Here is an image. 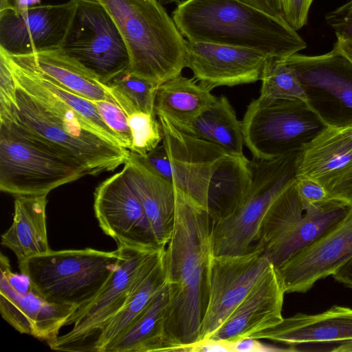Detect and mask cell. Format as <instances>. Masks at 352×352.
Segmentation results:
<instances>
[{"label": "cell", "instance_id": "obj_28", "mask_svg": "<svg viewBox=\"0 0 352 352\" xmlns=\"http://www.w3.org/2000/svg\"><path fill=\"white\" fill-rule=\"evenodd\" d=\"M166 284L163 254L157 264L140 281L123 307L99 329L88 351L106 352Z\"/></svg>", "mask_w": 352, "mask_h": 352}, {"label": "cell", "instance_id": "obj_21", "mask_svg": "<svg viewBox=\"0 0 352 352\" xmlns=\"http://www.w3.org/2000/svg\"><path fill=\"white\" fill-rule=\"evenodd\" d=\"M251 338L296 346L352 342V309L334 305L316 314H296Z\"/></svg>", "mask_w": 352, "mask_h": 352}, {"label": "cell", "instance_id": "obj_3", "mask_svg": "<svg viewBox=\"0 0 352 352\" xmlns=\"http://www.w3.org/2000/svg\"><path fill=\"white\" fill-rule=\"evenodd\" d=\"M172 18L188 40L245 47L286 57L307 47L284 21L244 0H184Z\"/></svg>", "mask_w": 352, "mask_h": 352}, {"label": "cell", "instance_id": "obj_36", "mask_svg": "<svg viewBox=\"0 0 352 352\" xmlns=\"http://www.w3.org/2000/svg\"><path fill=\"white\" fill-rule=\"evenodd\" d=\"M296 188L304 210L331 200L326 190L311 179L296 177Z\"/></svg>", "mask_w": 352, "mask_h": 352}, {"label": "cell", "instance_id": "obj_13", "mask_svg": "<svg viewBox=\"0 0 352 352\" xmlns=\"http://www.w3.org/2000/svg\"><path fill=\"white\" fill-rule=\"evenodd\" d=\"M273 265L258 246L236 256H214L208 265V298L199 340L209 338Z\"/></svg>", "mask_w": 352, "mask_h": 352}, {"label": "cell", "instance_id": "obj_30", "mask_svg": "<svg viewBox=\"0 0 352 352\" xmlns=\"http://www.w3.org/2000/svg\"><path fill=\"white\" fill-rule=\"evenodd\" d=\"M114 102L126 114L135 111L155 112L160 85L126 71L106 84Z\"/></svg>", "mask_w": 352, "mask_h": 352}, {"label": "cell", "instance_id": "obj_20", "mask_svg": "<svg viewBox=\"0 0 352 352\" xmlns=\"http://www.w3.org/2000/svg\"><path fill=\"white\" fill-rule=\"evenodd\" d=\"M76 309L45 300L34 289L25 293L15 291L0 277V312L2 318L21 333L49 342L58 336Z\"/></svg>", "mask_w": 352, "mask_h": 352}, {"label": "cell", "instance_id": "obj_19", "mask_svg": "<svg viewBox=\"0 0 352 352\" xmlns=\"http://www.w3.org/2000/svg\"><path fill=\"white\" fill-rule=\"evenodd\" d=\"M285 294L273 265L209 338L230 343L277 325Z\"/></svg>", "mask_w": 352, "mask_h": 352}, {"label": "cell", "instance_id": "obj_29", "mask_svg": "<svg viewBox=\"0 0 352 352\" xmlns=\"http://www.w3.org/2000/svg\"><path fill=\"white\" fill-rule=\"evenodd\" d=\"M182 131L217 144L234 155H244L241 121L224 96L217 98Z\"/></svg>", "mask_w": 352, "mask_h": 352}, {"label": "cell", "instance_id": "obj_14", "mask_svg": "<svg viewBox=\"0 0 352 352\" xmlns=\"http://www.w3.org/2000/svg\"><path fill=\"white\" fill-rule=\"evenodd\" d=\"M76 6V0L37 5L23 10H0V50L10 56L61 49Z\"/></svg>", "mask_w": 352, "mask_h": 352}, {"label": "cell", "instance_id": "obj_16", "mask_svg": "<svg viewBox=\"0 0 352 352\" xmlns=\"http://www.w3.org/2000/svg\"><path fill=\"white\" fill-rule=\"evenodd\" d=\"M352 257V207L317 240L275 266L285 293H304Z\"/></svg>", "mask_w": 352, "mask_h": 352}, {"label": "cell", "instance_id": "obj_12", "mask_svg": "<svg viewBox=\"0 0 352 352\" xmlns=\"http://www.w3.org/2000/svg\"><path fill=\"white\" fill-rule=\"evenodd\" d=\"M305 89L307 104L327 126L352 125V62L337 42L324 54L286 56Z\"/></svg>", "mask_w": 352, "mask_h": 352}, {"label": "cell", "instance_id": "obj_31", "mask_svg": "<svg viewBox=\"0 0 352 352\" xmlns=\"http://www.w3.org/2000/svg\"><path fill=\"white\" fill-rule=\"evenodd\" d=\"M259 96L272 100L298 99L307 102L305 89L286 57H269L263 69Z\"/></svg>", "mask_w": 352, "mask_h": 352}, {"label": "cell", "instance_id": "obj_35", "mask_svg": "<svg viewBox=\"0 0 352 352\" xmlns=\"http://www.w3.org/2000/svg\"><path fill=\"white\" fill-rule=\"evenodd\" d=\"M17 107L16 85L9 59L0 50V122L9 118Z\"/></svg>", "mask_w": 352, "mask_h": 352}, {"label": "cell", "instance_id": "obj_1", "mask_svg": "<svg viewBox=\"0 0 352 352\" xmlns=\"http://www.w3.org/2000/svg\"><path fill=\"white\" fill-rule=\"evenodd\" d=\"M8 57L16 85L18 107L0 124L78 158L91 175L113 171L124 164L130 151L97 133L106 124L92 100Z\"/></svg>", "mask_w": 352, "mask_h": 352}, {"label": "cell", "instance_id": "obj_42", "mask_svg": "<svg viewBox=\"0 0 352 352\" xmlns=\"http://www.w3.org/2000/svg\"><path fill=\"white\" fill-rule=\"evenodd\" d=\"M21 0H0V10L8 8L19 10Z\"/></svg>", "mask_w": 352, "mask_h": 352}, {"label": "cell", "instance_id": "obj_9", "mask_svg": "<svg viewBox=\"0 0 352 352\" xmlns=\"http://www.w3.org/2000/svg\"><path fill=\"white\" fill-rule=\"evenodd\" d=\"M157 118L163 133L162 144L144 155L135 154L160 176L208 208L210 190L217 173L223 162L234 155L179 130L163 116Z\"/></svg>", "mask_w": 352, "mask_h": 352}, {"label": "cell", "instance_id": "obj_22", "mask_svg": "<svg viewBox=\"0 0 352 352\" xmlns=\"http://www.w3.org/2000/svg\"><path fill=\"white\" fill-rule=\"evenodd\" d=\"M123 169L142 202L157 245L165 249L174 228L175 186L133 152H130Z\"/></svg>", "mask_w": 352, "mask_h": 352}, {"label": "cell", "instance_id": "obj_39", "mask_svg": "<svg viewBox=\"0 0 352 352\" xmlns=\"http://www.w3.org/2000/svg\"><path fill=\"white\" fill-rule=\"evenodd\" d=\"M230 345L234 352H266V351H283L267 345L258 341V339L246 337L237 340L233 342H230Z\"/></svg>", "mask_w": 352, "mask_h": 352}, {"label": "cell", "instance_id": "obj_26", "mask_svg": "<svg viewBox=\"0 0 352 352\" xmlns=\"http://www.w3.org/2000/svg\"><path fill=\"white\" fill-rule=\"evenodd\" d=\"M169 301L166 284L106 352L170 351L166 331Z\"/></svg>", "mask_w": 352, "mask_h": 352}, {"label": "cell", "instance_id": "obj_41", "mask_svg": "<svg viewBox=\"0 0 352 352\" xmlns=\"http://www.w3.org/2000/svg\"><path fill=\"white\" fill-rule=\"evenodd\" d=\"M336 42L342 52L352 62V39L337 38Z\"/></svg>", "mask_w": 352, "mask_h": 352}, {"label": "cell", "instance_id": "obj_32", "mask_svg": "<svg viewBox=\"0 0 352 352\" xmlns=\"http://www.w3.org/2000/svg\"><path fill=\"white\" fill-rule=\"evenodd\" d=\"M127 118L132 135L130 152L144 155L159 146L163 133L155 113L135 111Z\"/></svg>", "mask_w": 352, "mask_h": 352}, {"label": "cell", "instance_id": "obj_37", "mask_svg": "<svg viewBox=\"0 0 352 352\" xmlns=\"http://www.w3.org/2000/svg\"><path fill=\"white\" fill-rule=\"evenodd\" d=\"M325 19L337 38L352 39V0L327 13Z\"/></svg>", "mask_w": 352, "mask_h": 352}, {"label": "cell", "instance_id": "obj_38", "mask_svg": "<svg viewBox=\"0 0 352 352\" xmlns=\"http://www.w3.org/2000/svg\"><path fill=\"white\" fill-rule=\"evenodd\" d=\"M178 351H232L230 343L222 340L207 338L206 339L199 340L192 344L181 347Z\"/></svg>", "mask_w": 352, "mask_h": 352}, {"label": "cell", "instance_id": "obj_10", "mask_svg": "<svg viewBox=\"0 0 352 352\" xmlns=\"http://www.w3.org/2000/svg\"><path fill=\"white\" fill-rule=\"evenodd\" d=\"M119 266L99 294L84 308L76 311L65 326L66 334L47 342L56 351H88L99 329L124 305L140 281L157 264L164 249L143 250L118 246Z\"/></svg>", "mask_w": 352, "mask_h": 352}, {"label": "cell", "instance_id": "obj_11", "mask_svg": "<svg viewBox=\"0 0 352 352\" xmlns=\"http://www.w3.org/2000/svg\"><path fill=\"white\" fill-rule=\"evenodd\" d=\"M75 12L61 50L107 84L130 70L123 37L107 10L98 0H76Z\"/></svg>", "mask_w": 352, "mask_h": 352}, {"label": "cell", "instance_id": "obj_8", "mask_svg": "<svg viewBox=\"0 0 352 352\" xmlns=\"http://www.w3.org/2000/svg\"><path fill=\"white\" fill-rule=\"evenodd\" d=\"M241 124L245 145L260 160L301 151L327 126L303 100L260 96L248 106Z\"/></svg>", "mask_w": 352, "mask_h": 352}, {"label": "cell", "instance_id": "obj_4", "mask_svg": "<svg viewBox=\"0 0 352 352\" xmlns=\"http://www.w3.org/2000/svg\"><path fill=\"white\" fill-rule=\"evenodd\" d=\"M300 151L272 160H250L251 182L248 188L230 210L212 214L213 255H241L258 247L276 201L296 179Z\"/></svg>", "mask_w": 352, "mask_h": 352}, {"label": "cell", "instance_id": "obj_43", "mask_svg": "<svg viewBox=\"0 0 352 352\" xmlns=\"http://www.w3.org/2000/svg\"><path fill=\"white\" fill-rule=\"evenodd\" d=\"M41 0H21L18 10H23L30 7L40 4Z\"/></svg>", "mask_w": 352, "mask_h": 352}, {"label": "cell", "instance_id": "obj_5", "mask_svg": "<svg viewBox=\"0 0 352 352\" xmlns=\"http://www.w3.org/2000/svg\"><path fill=\"white\" fill-rule=\"evenodd\" d=\"M116 23L130 72L161 85L186 67L185 41L160 0H98Z\"/></svg>", "mask_w": 352, "mask_h": 352}, {"label": "cell", "instance_id": "obj_33", "mask_svg": "<svg viewBox=\"0 0 352 352\" xmlns=\"http://www.w3.org/2000/svg\"><path fill=\"white\" fill-rule=\"evenodd\" d=\"M284 21L297 31L307 23L314 0H244Z\"/></svg>", "mask_w": 352, "mask_h": 352}, {"label": "cell", "instance_id": "obj_15", "mask_svg": "<svg viewBox=\"0 0 352 352\" xmlns=\"http://www.w3.org/2000/svg\"><path fill=\"white\" fill-rule=\"evenodd\" d=\"M94 195L99 226L118 246L143 250L161 249L156 244L142 202L123 168L101 182Z\"/></svg>", "mask_w": 352, "mask_h": 352}, {"label": "cell", "instance_id": "obj_23", "mask_svg": "<svg viewBox=\"0 0 352 352\" xmlns=\"http://www.w3.org/2000/svg\"><path fill=\"white\" fill-rule=\"evenodd\" d=\"M351 208L344 202L331 199L305 208L299 219L264 245V254L274 267L279 265L333 227Z\"/></svg>", "mask_w": 352, "mask_h": 352}, {"label": "cell", "instance_id": "obj_6", "mask_svg": "<svg viewBox=\"0 0 352 352\" xmlns=\"http://www.w3.org/2000/svg\"><path fill=\"white\" fill-rule=\"evenodd\" d=\"M120 257L118 249L50 250L18 263L38 295L77 311L99 294L118 267Z\"/></svg>", "mask_w": 352, "mask_h": 352}, {"label": "cell", "instance_id": "obj_18", "mask_svg": "<svg viewBox=\"0 0 352 352\" xmlns=\"http://www.w3.org/2000/svg\"><path fill=\"white\" fill-rule=\"evenodd\" d=\"M270 56L252 49L203 41H185L186 67L193 78L211 91L261 80Z\"/></svg>", "mask_w": 352, "mask_h": 352}, {"label": "cell", "instance_id": "obj_34", "mask_svg": "<svg viewBox=\"0 0 352 352\" xmlns=\"http://www.w3.org/2000/svg\"><path fill=\"white\" fill-rule=\"evenodd\" d=\"M93 102L104 122L122 140L124 147L131 151L132 135L126 114L113 100H94Z\"/></svg>", "mask_w": 352, "mask_h": 352}, {"label": "cell", "instance_id": "obj_24", "mask_svg": "<svg viewBox=\"0 0 352 352\" xmlns=\"http://www.w3.org/2000/svg\"><path fill=\"white\" fill-rule=\"evenodd\" d=\"M47 195L16 197L13 222L1 235V245L18 262L50 251L46 228Z\"/></svg>", "mask_w": 352, "mask_h": 352}, {"label": "cell", "instance_id": "obj_2", "mask_svg": "<svg viewBox=\"0 0 352 352\" xmlns=\"http://www.w3.org/2000/svg\"><path fill=\"white\" fill-rule=\"evenodd\" d=\"M175 217L164 252L170 301L166 331L170 351L198 341L208 298L212 217L175 186Z\"/></svg>", "mask_w": 352, "mask_h": 352}, {"label": "cell", "instance_id": "obj_40", "mask_svg": "<svg viewBox=\"0 0 352 352\" xmlns=\"http://www.w3.org/2000/svg\"><path fill=\"white\" fill-rule=\"evenodd\" d=\"M332 276L336 281L346 287L352 288V257L342 265Z\"/></svg>", "mask_w": 352, "mask_h": 352}, {"label": "cell", "instance_id": "obj_44", "mask_svg": "<svg viewBox=\"0 0 352 352\" xmlns=\"http://www.w3.org/2000/svg\"><path fill=\"white\" fill-rule=\"evenodd\" d=\"M332 351H352V342L338 344Z\"/></svg>", "mask_w": 352, "mask_h": 352}, {"label": "cell", "instance_id": "obj_25", "mask_svg": "<svg viewBox=\"0 0 352 352\" xmlns=\"http://www.w3.org/2000/svg\"><path fill=\"white\" fill-rule=\"evenodd\" d=\"M8 56L16 64L35 69L65 89L90 100L114 101L106 84L100 82L61 49Z\"/></svg>", "mask_w": 352, "mask_h": 352}, {"label": "cell", "instance_id": "obj_27", "mask_svg": "<svg viewBox=\"0 0 352 352\" xmlns=\"http://www.w3.org/2000/svg\"><path fill=\"white\" fill-rule=\"evenodd\" d=\"M217 98L194 78H186L181 74L159 85L155 112L157 116L167 118L182 131Z\"/></svg>", "mask_w": 352, "mask_h": 352}, {"label": "cell", "instance_id": "obj_45", "mask_svg": "<svg viewBox=\"0 0 352 352\" xmlns=\"http://www.w3.org/2000/svg\"><path fill=\"white\" fill-rule=\"evenodd\" d=\"M160 2H162L163 3H171L179 1V0H160Z\"/></svg>", "mask_w": 352, "mask_h": 352}, {"label": "cell", "instance_id": "obj_7", "mask_svg": "<svg viewBox=\"0 0 352 352\" xmlns=\"http://www.w3.org/2000/svg\"><path fill=\"white\" fill-rule=\"evenodd\" d=\"M91 175L78 158L0 124V190L14 197L47 195Z\"/></svg>", "mask_w": 352, "mask_h": 352}, {"label": "cell", "instance_id": "obj_17", "mask_svg": "<svg viewBox=\"0 0 352 352\" xmlns=\"http://www.w3.org/2000/svg\"><path fill=\"white\" fill-rule=\"evenodd\" d=\"M296 177L319 183L331 199L352 207V125L327 126L300 151Z\"/></svg>", "mask_w": 352, "mask_h": 352}]
</instances>
